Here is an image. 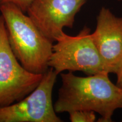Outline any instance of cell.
<instances>
[{"mask_svg": "<svg viewBox=\"0 0 122 122\" xmlns=\"http://www.w3.org/2000/svg\"><path fill=\"white\" fill-rule=\"evenodd\" d=\"M109 73L80 77L72 72L61 74V85L54 104L57 113L88 110L101 115L98 122H111L116 110L122 109V91Z\"/></svg>", "mask_w": 122, "mask_h": 122, "instance_id": "1", "label": "cell"}, {"mask_svg": "<svg viewBox=\"0 0 122 122\" xmlns=\"http://www.w3.org/2000/svg\"><path fill=\"white\" fill-rule=\"evenodd\" d=\"M49 67L37 87L19 101L0 108V122H62L55 111L52 92L58 76Z\"/></svg>", "mask_w": 122, "mask_h": 122, "instance_id": "5", "label": "cell"}, {"mask_svg": "<svg viewBox=\"0 0 122 122\" xmlns=\"http://www.w3.org/2000/svg\"><path fill=\"white\" fill-rule=\"evenodd\" d=\"M56 42L48 66L58 74L65 71H81L87 76L106 72L89 27H84L76 36L62 32Z\"/></svg>", "mask_w": 122, "mask_h": 122, "instance_id": "3", "label": "cell"}, {"mask_svg": "<svg viewBox=\"0 0 122 122\" xmlns=\"http://www.w3.org/2000/svg\"><path fill=\"white\" fill-rule=\"evenodd\" d=\"M92 36L105 71L116 74L122 63V17L117 16L109 9L102 7Z\"/></svg>", "mask_w": 122, "mask_h": 122, "instance_id": "7", "label": "cell"}, {"mask_svg": "<svg viewBox=\"0 0 122 122\" xmlns=\"http://www.w3.org/2000/svg\"><path fill=\"white\" fill-rule=\"evenodd\" d=\"M87 0H32L26 13L46 37L55 42L63 28H72Z\"/></svg>", "mask_w": 122, "mask_h": 122, "instance_id": "6", "label": "cell"}, {"mask_svg": "<svg viewBox=\"0 0 122 122\" xmlns=\"http://www.w3.org/2000/svg\"><path fill=\"white\" fill-rule=\"evenodd\" d=\"M43 74L25 69L12 51L5 23L0 15V108L19 101L39 84Z\"/></svg>", "mask_w": 122, "mask_h": 122, "instance_id": "4", "label": "cell"}, {"mask_svg": "<svg viewBox=\"0 0 122 122\" xmlns=\"http://www.w3.org/2000/svg\"><path fill=\"white\" fill-rule=\"evenodd\" d=\"M71 122H93L96 120L95 112L88 110H76L69 112Z\"/></svg>", "mask_w": 122, "mask_h": 122, "instance_id": "8", "label": "cell"}, {"mask_svg": "<svg viewBox=\"0 0 122 122\" xmlns=\"http://www.w3.org/2000/svg\"><path fill=\"white\" fill-rule=\"evenodd\" d=\"M118 1H122V0H118Z\"/></svg>", "mask_w": 122, "mask_h": 122, "instance_id": "11", "label": "cell"}, {"mask_svg": "<svg viewBox=\"0 0 122 122\" xmlns=\"http://www.w3.org/2000/svg\"><path fill=\"white\" fill-rule=\"evenodd\" d=\"M14 54L27 71L43 74L48 68L53 42L46 37L28 15L12 4L0 5Z\"/></svg>", "mask_w": 122, "mask_h": 122, "instance_id": "2", "label": "cell"}, {"mask_svg": "<svg viewBox=\"0 0 122 122\" xmlns=\"http://www.w3.org/2000/svg\"><path fill=\"white\" fill-rule=\"evenodd\" d=\"M116 75L117 76V80L116 85L122 91V63Z\"/></svg>", "mask_w": 122, "mask_h": 122, "instance_id": "10", "label": "cell"}, {"mask_svg": "<svg viewBox=\"0 0 122 122\" xmlns=\"http://www.w3.org/2000/svg\"><path fill=\"white\" fill-rule=\"evenodd\" d=\"M31 1L32 0H0V5L3 4H12L19 7L24 13H26Z\"/></svg>", "mask_w": 122, "mask_h": 122, "instance_id": "9", "label": "cell"}]
</instances>
